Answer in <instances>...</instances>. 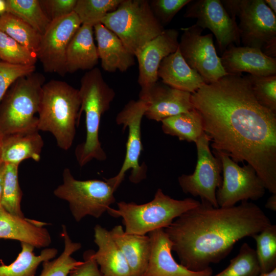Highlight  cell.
Masks as SVG:
<instances>
[{
	"label": "cell",
	"instance_id": "40",
	"mask_svg": "<svg viewBox=\"0 0 276 276\" xmlns=\"http://www.w3.org/2000/svg\"><path fill=\"white\" fill-rule=\"evenodd\" d=\"M77 0H41L40 4L51 21L74 12Z\"/></svg>",
	"mask_w": 276,
	"mask_h": 276
},
{
	"label": "cell",
	"instance_id": "13",
	"mask_svg": "<svg viewBox=\"0 0 276 276\" xmlns=\"http://www.w3.org/2000/svg\"><path fill=\"white\" fill-rule=\"evenodd\" d=\"M181 29L178 47L181 55L205 84L215 82L228 74L217 54L212 34L202 35L203 29L195 24Z\"/></svg>",
	"mask_w": 276,
	"mask_h": 276
},
{
	"label": "cell",
	"instance_id": "8",
	"mask_svg": "<svg viewBox=\"0 0 276 276\" xmlns=\"http://www.w3.org/2000/svg\"><path fill=\"white\" fill-rule=\"evenodd\" d=\"M234 19L238 17L239 33L243 45L259 49L276 57V16L264 0H222Z\"/></svg>",
	"mask_w": 276,
	"mask_h": 276
},
{
	"label": "cell",
	"instance_id": "4",
	"mask_svg": "<svg viewBox=\"0 0 276 276\" xmlns=\"http://www.w3.org/2000/svg\"><path fill=\"white\" fill-rule=\"evenodd\" d=\"M79 90L81 99L79 114L85 115L86 138L75 149V154L80 167L93 159L105 160L106 154L99 139L102 116L110 108L116 93L104 80L98 67L88 71L80 80Z\"/></svg>",
	"mask_w": 276,
	"mask_h": 276
},
{
	"label": "cell",
	"instance_id": "3",
	"mask_svg": "<svg viewBox=\"0 0 276 276\" xmlns=\"http://www.w3.org/2000/svg\"><path fill=\"white\" fill-rule=\"evenodd\" d=\"M79 90L67 83L51 80L44 83L38 111V130L51 133L58 146L68 150L76 135L80 116Z\"/></svg>",
	"mask_w": 276,
	"mask_h": 276
},
{
	"label": "cell",
	"instance_id": "26",
	"mask_svg": "<svg viewBox=\"0 0 276 276\" xmlns=\"http://www.w3.org/2000/svg\"><path fill=\"white\" fill-rule=\"evenodd\" d=\"M109 232L126 259L132 276H143L150 252L149 236L127 234L121 225L114 226Z\"/></svg>",
	"mask_w": 276,
	"mask_h": 276
},
{
	"label": "cell",
	"instance_id": "2",
	"mask_svg": "<svg viewBox=\"0 0 276 276\" xmlns=\"http://www.w3.org/2000/svg\"><path fill=\"white\" fill-rule=\"evenodd\" d=\"M271 224L264 211L251 202L217 208L201 202L164 229L180 264L197 271L219 262L239 240L252 237Z\"/></svg>",
	"mask_w": 276,
	"mask_h": 276
},
{
	"label": "cell",
	"instance_id": "28",
	"mask_svg": "<svg viewBox=\"0 0 276 276\" xmlns=\"http://www.w3.org/2000/svg\"><path fill=\"white\" fill-rule=\"evenodd\" d=\"M161 122L165 134L176 136L180 141L195 143L204 132L201 117L194 108L167 118Z\"/></svg>",
	"mask_w": 276,
	"mask_h": 276
},
{
	"label": "cell",
	"instance_id": "27",
	"mask_svg": "<svg viewBox=\"0 0 276 276\" xmlns=\"http://www.w3.org/2000/svg\"><path fill=\"white\" fill-rule=\"evenodd\" d=\"M21 251L16 259L9 265L1 262L0 276H35L37 269L44 261L54 259L58 251L55 248H45L39 255L34 253V247L20 242Z\"/></svg>",
	"mask_w": 276,
	"mask_h": 276
},
{
	"label": "cell",
	"instance_id": "44",
	"mask_svg": "<svg viewBox=\"0 0 276 276\" xmlns=\"http://www.w3.org/2000/svg\"><path fill=\"white\" fill-rule=\"evenodd\" d=\"M266 5L275 14H276V1L264 0Z\"/></svg>",
	"mask_w": 276,
	"mask_h": 276
},
{
	"label": "cell",
	"instance_id": "47",
	"mask_svg": "<svg viewBox=\"0 0 276 276\" xmlns=\"http://www.w3.org/2000/svg\"><path fill=\"white\" fill-rule=\"evenodd\" d=\"M1 159H0V164H1Z\"/></svg>",
	"mask_w": 276,
	"mask_h": 276
},
{
	"label": "cell",
	"instance_id": "42",
	"mask_svg": "<svg viewBox=\"0 0 276 276\" xmlns=\"http://www.w3.org/2000/svg\"><path fill=\"white\" fill-rule=\"evenodd\" d=\"M265 206L266 209L272 211H276V194H272L267 199Z\"/></svg>",
	"mask_w": 276,
	"mask_h": 276
},
{
	"label": "cell",
	"instance_id": "17",
	"mask_svg": "<svg viewBox=\"0 0 276 276\" xmlns=\"http://www.w3.org/2000/svg\"><path fill=\"white\" fill-rule=\"evenodd\" d=\"M150 252L147 266L143 276H211L210 267L201 271H192L174 259L172 243L163 228L149 233Z\"/></svg>",
	"mask_w": 276,
	"mask_h": 276
},
{
	"label": "cell",
	"instance_id": "43",
	"mask_svg": "<svg viewBox=\"0 0 276 276\" xmlns=\"http://www.w3.org/2000/svg\"><path fill=\"white\" fill-rule=\"evenodd\" d=\"M5 169V164L1 163L0 164V204L2 197L3 188V180L4 172Z\"/></svg>",
	"mask_w": 276,
	"mask_h": 276
},
{
	"label": "cell",
	"instance_id": "41",
	"mask_svg": "<svg viewBox=\"0 0 276 276\" xmlns=\"http://www.w3.org/2000/svg\"><path fill=\"white\" fill-rule=\"evenodd\" d=\"M95 251L86 250L83 253V261L70 273V276H103L93 255Z\"/></svg>",
	"mask_w": 276,
	"mask_h": 276
},
{
	"label": "cell",
	"instance_id": "38",
	"mask_svg": "<svg viewBox=\"0 0 276 276\" xmlns=\"http://www.w3.org/2000/svg\"><path fill=\"white\" fill-rule=\"evenodd\" d=\"M35 65H23L0 61V103L7 90L18 78L34 73Z\"/></svg>",
	"mask_w": 276,
	"mask_h": 276
},
{
	"label": "cell",
	"instance_id": "6",
	"mask_svg": "<svg viewBox=\"0 0 276 276\" xmlns=\"http://www.w3.org/2000/svg\"><path fill=\"white\" fill-rule=\"evenodd\" d=\"M43 76L35 72L16 80L0 103V138L16 132L37 129Z\"/></svg>",
	"mask_w": 276,
	"mask_h": 276
},
{
	"label": "cell",
	"instance_id": "9",
	"mask_svg": "<svg viewBox=\"0 0 276 276\" xmlns=\"http://www.w3.org/2000/svg\"><path fill=\"white\" fill-rule=\"evenodd\" d=\"M116 190L107 179L77 180L66 168L62 173V183L54 190V194L68 203L73 217L79 222L87 216L101 217L115 202Z\"/></svg>",
	"mask_w": 276,
	"mask_h": 276
},
{
	"label": "cell",
	"instance_id": "35",
	"mask_svg": "<svg viewBox=\"0 0 276 276\" xmlns=\"http://www.w3.org/2000/svg\"><path fill=\"white\" fill-rule=\"evenodd\" d=\"M260 269L256 250L247 243L241 246L238 254L231 260L221 272L211 276H259Z\"/></svg>",
	"mask_w": 276,
	"mask_h": 276
},
{
	"label": "cell",
	"instance_id": "30",
	"mask_svg": "<svg viewBox=\"0 0 276 276\" xmlns=\"http://www.w3.org/2000/svg\"><path fill=\"white\" fill-rule=\"evenodd\" d=\"M0 30L36 56L41 35L28 24L6 12L0 16Z\"/></svg>",
	"mask_w": 276,
	"mask_h": 276
},
{
	"label": "cell",
	"instance_id": "33",
	"mask_svg": "<svg viewBox=\"0 0 276 276\" xmlns=\"http://www.w3.org/2000/svg\"><path fill=\"white\" fill-rule=\"evenodd\" d=\"M256 241V250L260 274L276 268V225L271 224L252 237Z\"/></svg>",
	"mask_w": 276,
	"mask_h": 276
},
{
	"label": "cell",
	"instance_id": "32",
	"mask_svg": "<svg viewBox=\"0 0 276 276\" xmlns=\"http://www.w3.org/2000/svg\"><path fill=\"white\" fill-rule=\"evenodd\" d=\"M18 166L17 164H5L1 205L10 213L24 217L20 207L22 193L18 181Z\"/></svg>",
	"mask_w": 276,
	"mask_h": 276
},
{
	"label": "cell",
	"instance_id": "12",
	"mask_svg": "<svg viewBox=\"0 0 276 276\" xmlns=\"http://www.w3.org/2000/svg\"><path fill=\"white\" fill-rule=\"evenodd\" d=\"M210 143L209 137L203 132L195 143L197 160L194 172L182 174L178 181L185 193L199 197L201 202L217 208L216 193L222 181V167L220 159L212 154Z\"/></svg>",
	"mask_w": 276,
	"mask_h": 276
},
{
	"label": "cell",
	"instance_id": "24",
	"mask_svg": "<svg viewBox=\"0 0 276 276\" xmlns=\"http://www.w3.org/2000/svg\"><path fill=\"white\" fill-rule=\"evenodd\" d=\"M157 76L165 84L191 94L205 84L200 75L186 62L179 48L163 59L158 67Z\"/></svg>",
	"mask_w": 276,
	"mask_h": 276
},
{
	"label": "cell",
	"instance_id": "31",
	"mask_svg": "<svg viewBox=\"0 0 276 276\" xmlns=\"http://www.w3.org/2000/svg\"><path fill=\"white\" fill-rule=\"evenodd\" d=\"M7 12L23 20L42 35L51 20L38 0H6Z\"/></svg>",
	"mask_w": 276,
	"mask_h": 276
},
{
	"label": "cell",
	"instance_id": "34",
	"mask_svg": "<svg viewBox=\"0 0 276 276\" xmlns=\"http://www.w3.org/2000/svg\"><path fill=\"white\" fill-rule=\"evenodd\" d=\"M122 0H77L74 12L82 25L94 27L114 11Z\"/></svg>",
	"mask_w": 276,
	"mask_h": 276
},
{
	"label": "cell",
	"instance_id": "20",
	"mask_svg": "<svg viewBox=\"0 0 276 276\" xmlns=\"http://www.w3.org/2000/svg\"><path fill=\"white\" fill-rule=\"evenodd\" d=\"M40 221L14 215L0 204V239L25 242L35 248H46L51 243V236Z\"/></svg>",
	"mask_w": 276,
	"mask_h": 276
},
{
	"label": "cell",
	"instance_id": "45",
	"mask_svg": "<svg viewBox=\"0 0 276 276\" xmlns=\"http://www.w3.org/2000/svg\"><path fill=\"white\" fill-rule=\"evenodd\" d=\"M7 12L6 0H0V16Z\"/></svg>",
	"mask_w": 276,
	"mask_h": 276
},
{
	"label": "cell",
	"instance_id": "37",
	"mask_svg": "<svg viewBox=\"0 0 276 276\" xmlns=\"http://www.w3.org/2000/svg\"><path fill=\"white\" fill-rule=\"evenodd\" d=\"M246 77L257 101L276 113V75L267 76L248 75Z\"/></svg>",
	"mask_w": 276,
	"mask_h": 276
},
{
	"label": "cell",
	"instance_id": "21",
	"mask_svg": "<svg viewBox=\"0 0 276 276\" xmlns=\"http://www.w3.org/2000/svg\"><path fill=\"white\" fill-rule=\"evenodd\" d=\"M99 58L102 68L107 72L127 71L135 64V56L121 40L101 22L94 27Z\"/></svg>",
	"mask_w": 276,
	"mask_h": 276
},
{
	"label": "cell",
	"instance_id": "19",
	"mask_svg": "<svg viewBox=\"0 0 276 276\" xmlns=\"http://www.w3.org/2000/svg\"><path fill=\"white\" fill-rule=\"evenodd\" d=\"M220 58L228 74L242 75L243 72L258 76L276 75V58L265 55L260 49L230 45Z\"/></svg>",
	"mask_w": 276,
	"mask_h": 276
},
{
	"label": "cell",
	"instance_id": "14",
	"mask_svg": "<svg viewBox=\"0 0 276 276\" xmlns=\"http://www.w3.org/2000/svg\"><path fill=\"white\" fill-rule=\"evenodd\" d=\"M73 12L51 21L41 35L36 54L45 72L64 76L66 73V53L72 37L81 26Z\"/></svg>",
	"mask_w": 276,
	"mask_h": 276
},
{
	"label": "cell",
	"instance_id": "7",
	"mask_svg": "<svg viewBox=\"0 0 276 276\" xmlns=\"http://www.w3.org/2000/svg\"><path fill=\"white\" fill-rule=\"evenodd\" d=\"M100 22L113 32L134 56L165 30L147 0H122Z\"/></svg>",
	"mask_w": 276,
	"mask_h": 276
},
{
	"label": "cell",
	"instance_id": "39",
	"mask_svg": "<svg viewBox=\"0 0 276 276\" xmlns=\"http://www.w3.org/2000/svg\"><path fill=\"white\" fill-rule=\"evenodd\" d=\"M191 0H151L149 4L151 11L164 27L170 23L176 14Z\"/></svg>",
	"mask_w": 276,
	"mask_h": 276
},
{
	"label": "cell",
	"instance_id": "36",
	"mask_svg": "<svg viewBox=\"0 0 276 276\" xmlns=\"http://www.w3.org/2000/svg\"><path fill=\"white\" fill-rule=\"evenodd\" d=\"M0 59L10 64L35 65L37 58L0 30Z\"/></svg>",
	"mask_w": 276,
	"mask_h": 276
},
{
	"label": "cell",
	"instance_id": "23",
	"mask_svg": "<svg viewBox=\"0 0 276 276\" xmlns=\"http://www.w3.org/2000/svg\"><path fill=\"white\" fill-rule=\"evenodd\" d=\"M94 230V242L98 249L93 257L103 276H132L126 259L110 232L99 224L96 225Z\"/></svg>",
	"mask_w": 276,
	"mask_h": 276
},
{
	"label": "cell",
	"instance_id": "10",
	"mask_svg": "<svg viewBox=\"0 0 276 276\" xmlns=\"http://www.w3.org/2000/svg\"><path fill=\"white\" fill-rule=\"evenodd\" d=\"M212 152L221 162L223 175L221 185L216 193L219 206H233L239 201L257 200L264 196V185L251 166L247 164L241 167L225 154Z\"/></svg>",
	"mask_w": 276,
	"mask_h": 276
},
{
	"label": "cell",
	"instance_id": "5",
	"mask_svg": "<svg viewBox=\"0 0 276 276\" xmlns=\"http://www.w3.org/2000/svg\"><path fill=\"white\" fill-rule=\"evenodd\" d=\"M200 203L192 198L175 199L159 188L148 202L140 204L120 201L117 203V209L109 208L107 212L112 217L122 218L126 233L146 235L156 229L167 227L176 218Z\"/></svg>",
	"mask_w": 276,
	"mask_h": 276
},
{
	"label": "cell",
	"instance_id": "46",
	"mask_svg": "<svg viewBox=\"0 0 276 276\" xmlns=\"http://www.w3.org/2000/svg\"><path fill=\"white\" fill-rule=\"evenodd\" d=\"M259 276H276V268L268 273L260 274Z\"/></svg>",
	"mask_w": 276,
	"mask_h": 276
},
{
	"label": "cell",
	"instance_id": "25",
	"mask_svg": "<svg viewBox=\"0 0 276 276\" xmlns=\"http://www.w3.org/2000/svg\"><path fill=\"white\" fill-rule=\"evenodd\" d=\"M93 33V27L81 25L72 37L66 53L67 73L89 71L98 64L99 58Z\"/></svg>",
	"mask_w": 276,
	"mask_h": 276
},
{
	"label": "cell",
	"instance_id": "16",
	"mask_svg": "<svg viewBox=\"0 0 276 276\" xmlns=\"http://www.w3.org/2000/svg\"><path fill=\"white\" fill-rule=\"evenodd\" d=\"M191 97L190 93L158 81L141 89L139 94V99L146 104L144 117L156 122L192 110Z\"/></svg>",
	"mask_w": 276,
	"mask_h": 276
},
{
	"label": "cell",
	"instance_id": "1",
	"mask_svg": "<svg viewBox=\"0 0 276 276\" xmlns=\"http://www.w3.org/2000/svg\"><path fill=\"white\" fill-rule=\"evenodd\" d=\"M213 150L251 166L276 194V113L256 100L242 75L228 74L191 94Z\"/></svg>",
	"mask_w": 276,
	"mask_h": 276
},
{
	"label": "cell",
	"instance_id": "11",
	"mask_svg": "<svg viewBox=\"0 0 276 276\" xmlns=\"http://www.w3.org/2000/svg\"><path fill=\"white\" fill-rule=\"evenodd\" d=\"M146 109L145 102L139 99L129 101L117 116L118 125L123 129L128 128L126 144V154L122 167L114 176L108 178L117 190L124 179L125 173L131 171L129 179L132 183H139L147 177V166L139 164V158L143 150L141 139V123Z\"/></svg>",
	"mask_w": 276,
	"mask_h": 276
},
{
	"label": "cell",
	"instance_id": "22",
	"mask_svg": "<svg viewBox=\"0 0 276 276\" xmlns=\"http://www.w3.org/2000/svg\"><path fill=\"white\" fill-rule=\"evenodd\" d=\"M37 129L14 132L0 138L1 163L19 165L24 160L38 162L43 140Z\"/></svg>",
	"mask_w": 276,
	"mask_h": 276
},
{
	"label": "cell",
	"instance_id": "15",
	"mask_svg": "<svg viewBox=\"0 0 276 276\" xmlns=\"http://www.w3.org/2000/svg\"><path fill=\"white\" fill-rule=\"evenodd\" d=\"M183 16L196 18L195 25L209 29L215 35L222 53L230 45H239L240 38L236 20L232 18L220 0H194L187 5Z\"/></svg>",
	"mask_w": 276,
	"mask_h": 276
},
{
	"label": "cell",
	"instance_id": "29",
	"mask_svg": "<svg viewBox=\"0 0 276 276\" xmlns=\"http://www.w3.org/2000/svg\"><path fill=\"white\" fill-rule=\"evenodd\" d=\"M61 236L64 241V249L57 258L44 261L39 276H68L82 261L75 259L72 255L81 248V244L73 242L66 226L62 225Z\"/></svg>",
	"mask_w": 276,
	"mask_h": 276
},
{
	"label": "cell",
	"instance_id": "18",
	"mask_svg": "<svg viewBox=\"0 0 276 276\" xmlns=\"http://www.w3.org/2000/svg\"><path fill=\"white\" fill-rule=\"evenodd\" d=\"M178 37L176 30H165L136 53L134 56L139 64L137 82L141 89L158 81L159 65L164 58L178 49Z\"/></svg>",
	"mask_w": 276,
	"mask_h": 276
}]
</instances>
